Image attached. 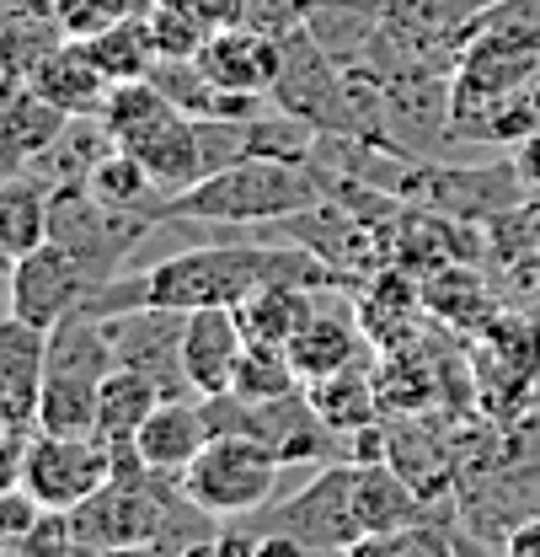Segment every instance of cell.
Masks as SVG:
<instances>
[{"instance_id":"cell-10","label":"cell","mask_w":540,"mask_h":557,"mask_svg":"<svg viewBox=\"0 0 540 557\" xmlns=\"http://www.w3.org/2000/svg\"><path fill=\"white\" fill-rule=\"evenodd\" d=\"M183 333H188V311H166V306H139L113 317V338H118V364L145 370L166 397H199L188 381V359H183Z\"/></svg>"},{"instance_id":"cell-11","label":"cell","mask_w":540,"mask_h":557,"mask_svg":"<svg viewBox=\"0 0 540 557\" xmlns=\"http://www.w3.org/2000/svg\"><path fill=\"white\" fill-rule=\"evenodd\" d=\"M199 70L225 86V91H247V97H273L278 70H284V38L263 33L252 22L236 27H214L209 44L199 49Z\"/></svg>"},{"instance_id":"cell-16","label":"cell","mask_w":540,"mask_h":557,"mask_svg":"<svg viewBox=\"0 0 540 557\" xmlns=\"http://www.w3.org/2000/svg\"><path fill=\"white\" fill-rule=\"evenodd\" d=\"M338 289H327V300H332ZM316 306V317L294 333V364H300V375L305 381H316V375H332V370H348V364H364L369 359V333H364V322H359V306L348 311V306Z\"/></svg>"},{"instance_id":"cell-27","label":"cell","mask_w":540,"mask_h":557,"mask_svg":"<svg viewBox=\"0 0 540 557\" xmlns=\"http://www.w3.org/2000/svg\"><path fill=\"white\" fill-rule=\"evenodd\" d=\"M423 306H428L439 322L461 327V333L492 322V295H487V284H481L466 263H444L434 278H423Z\"/></svg>"},{"instance_id":"cell-38","label":"cell","mask_w":540,"mask_h":557,"mask_svg":"<svg viewBox=\"0 0 540 557\" xmlns=\"http://www.w3.org/2000/svg\"><path fill=\"white\" fill-rule=\"evenodd\" d=\"M258 557H316V547H305V542H300V536H289V531H263Z\"/></svg>"},{"instance_id":"cell-19","label":"cell","mask_w":540,"mask_h":557,"mask_svg":"<svg viewBox=\"0 0 540 557\" xmlns=\"http://www.w3.org/2000/svg\"><path fill=\"white\" fill-rule=\"evenodd\" d=\"M353 515H359V536H380V531H397V525H412V520H428V498L406 483L391 461H369V467L359 461Z\"/></svg>"},{"instance_id":"cell-29","label":"cell","mask_w":540,"mask_h":557,"mask_svg":"<svg viewBox=\"0 0 540 557\" xmlns=\"http://www.w3.org/2000/svg\"><path fill=\"white\" fill-rule=\"evenodd\" d=\"M97 403H102V386L65 381V375H43L38 429L43 434H97Z\"/></svg>"},{"instance_id":"cell-18","label":"cell","mask_w":540,"mask_h":557,"mask_svg":"<svg viewBox=\"0 0 540 557\" xmlns=\"http://www.w3.org/2000/svg\"><path fill=\"white\" fill-rule=\"evenodd\" d=\"M305 397H311V408L322 413V423H327L332 434H342V440H348V434H359V429H369V423H380V413H386L375 359L305 381Z\"/></svg>"},{"instance_id":"cell-25","label":"cell","mask_w":540,"mask_h":557,"mask_svg":"<svg viewBox=\"0 0 540 557\" xmlns=\"http://www.w3.org/2000/svg\"><path fill=\"white\" fill-rule=\"evenodd\" d=\"M166 403V392L145 375V370H129L118 364L108 381H102V403H97V434L108 445H135V434L145 429V418Z\"/></svg>"},{"instance_id":"cell-35","label":"cell","mask_w":540,"mask_h":557,"mask_svg":"<svg viewBox=\"0 0 540 557\" xmlns=\"http://www.w3.org/2000/svg\"><path fill=\"white\" fill-rule=\"evenodd\" d=\"M311 11V0H247V22L263 27V33H289L300 27Z\"/></svg>"},{"instance_id":"cell-40","label":"cell","mask_w":540,"mask_h":557,"mask_svg":"<svg viewBox=\"0 0 540 557\" xmlns=\"http://www.w3.org/2000/svg\"><path fill=\"white\" fill-rule=\"evenodd\" d=\"M316 557H359V553H353V547H322Z\"/></svg>"},{"instance_id":"cell-36","label":"cell","mask_w":540,"mask_h":557,"mask_svg":"<svg viewBox=\"0 0 540 557\" xmlns=\"http://www.w3.org/2000/svg\"><path fill=\"white\" fill-rule=\"evenodd\" d=\"M508 161H514V177H519L525 199H540V129L525 135L519 145H508Z\"/></svg>"},{"instance_id":"cell-28","label":"cell","mask_w":540,"mask_h":557,"mask_svg":"<svg viewBox=\"0 0 540 557\" xmlns=\"http://www.w3.org/2000/svg\"><path fill=\"white\" fill-rule=\"evenodd\" d=\"M230 392L247 397V403H278V397L305 392V375H300L294 354L284 344H247V359H241Z\"/></svg>"},{"instance_id":"cell-42","label":"cell","mask_w":540,"mask_h":557,"mask_svg":"<svg viewBox=\"0 0 540 557\" xmlns=\"http://www.w3.org/2000/svg\"><path fill=\"white\" fill-rule=\"evenodd\" d=\"M145 557H150V553H145Z\"/></svg>"},{"instance_id":"cell-5","label":"cell","mask_w":540,"mask_h":557,"mask_svg":"<svg viewBox=\"0 0 540 557\" xmlns=\"http://www.w3.org/2000/svg\"><path fill=\"white\" fill-rule=\"evenodd\" d=\"M278 472H284V461L273 456L263 440H252V434H214L203 445L199 461L177 478V487L214 520H247V515L268 509Z\"/></svg>"},{"instance_id":"cell-4","label":"cell","mask_w":540,"mask_h":557,"mask_svg":"<svg viewBox=\"0 0 540 557\" xmlns=\"http://www.w3.org/2000/svg\"><path fill=\"white\" fill-rule=\"evenodd\" d=\"M183 487L161 472L150 478H113L97 498H86L80 509H70L75 536L86 553H108V557H155L166 542L172 509H177Z\"/></svg>"},{"instance_id":"cell-23","label":"cell","mask_w":540,"mask_h":557,"mask_svg":"<svg viewBox=\"0 0 540 557\" xmlns=\"http://www.w3.org/2000/svg\"><path fill=\"white\" fill-rule=\"evenodd\" d=\"M342 289V284H332ZM327 300V289H305V284H273V289H258L252 300L236 306L241 317V333L247 344H294V333L316 317V306Z\"/></svg>"},{"instance_id":"cell-39","label":"cell","mask_w":540,"mask_h":557,"mask_svg":"<svg viewBox=\"0 0 540 557\" xmlns=\"http://www.w3.org/2000/svg\"><path fill=\"white\" fill-rule=\"evenodd\" d=\"M172 557H219V542L214 536H199V542H188V547H177Z\"/></svg>"},{"instance_id":"cell-20","label":"cell","mask_w":540,"mask_h":557,"mask_svg":"<svg viewBox=\"0 0 540 557\" xmlns=\"http://www.w3.org/2000/svg\"><path fill=\"white\" fill-rule=\"evenodd\" d=\"M423 311H428L423 306V284H412L402 274V263L369 274V289L359 300V322H364V333H369L375 348H406V338H412V327H417Z\"/></svg>"},{"instance_id":"cell-22","label":"cell","mask_w":540,"mask_h":557,"mask_svg":"<svg viewBox=\"0 0 540 557\" xmlns=\"http://www.w3.org/2000/svg\"><path fill=\"white\" fill-rule=\"evenodd\" d=\"M118 150V135L108 129V119L102 113H86V119H70L60 139L27 166V172H38L49 188H65V183H91V172L108 161Z\"/></svg>"},{"instance_id":"cell-6","label":"cell","mask_w":540,"mask_h":557,"mask_svg":"<svg viewBox=\"0 0 540 557\" xmlns=\"http://www.w3.org/2000/svg\"><path fill=\"white\" fill-rule=\"evenodd\" d=\"M16 483L33 487L43 509H80L113 483V445L102 434H33Z\"/></svg>"},{"instance_id":"cell-41","label":"cell","mask_w":540,"mask_h":557,"mask_svg":"<svg viewBox=\"0 0 540 557\" xmlns=\"http://www.w3.org/2000/svg\"><path fill=\"white\" fill-rule=\"evenodd\" d=\"M536 102H540V81H536Z\"/></svg>"},{"instance_id":"cell-7","label":"cell","mask_w":540,"mask_h":557,"mask_svg":"<svg viewBox=\"0 0 540 557\" xmlns=\"http://www.w3.org/2000/svg\"><path fill=\"white\" fill-rule=\"evenodd\" d=\"M278 38H284V70H278L273 102L289 119L311 124L316 135H348V70L311 38L305 22Z\"/></svg>"},{"instance_id":"cell-13","label":"cell","mask_w":540,"mask_h":557,"mask_svg":"<svg viewBox=\"0 0 540 557\" xmlns=\"http://www.w3.org/2000/svg\"><path fill=\"white\" fill-rule=\"evenodd\" d=\"M183 359H188V381L199 397H225L236 386V370L247 359V333L241 317L225 306H203L188 311V333H183Z\"/></svg>"},{"instance_id":"cell-30","label":"cell","mask_w":540,"mask_h":557,"mask_svg":"<svg viewBox=\"0 0 540 557\" xmlns=\"http://www.w3.org/2000/svg\"><path fill=\"white\" fill-rule=\"evenodd\" d=\"M359 557H461L455 547V520H412V525H397V531H380V536H359L353 542Z\"/></svg>"},{"instance_id":"cell-34","label":"cell","mask_w":540,"mask_h":557,"mask_svg":"<svg viewBox=\"0 0 540 557\" xmlns=\"http://www.w3.org/2000/svg\"><path fill=\"white\" fill-rule=\"evenodd\" d=\"M43 504H38V493L22 483H5V498H0V531H5V547H16V542H27L38 525H43Z\"/></svg>"},{"instance_id":"cell-2","label":"cell","mask_w":540,"mask_h":557,"mask_svg":"<svg viewBox=\"0 0 540 557\" xmlns=\"http://www.w3.org/2000/svg\"><path fill=\"white\" fill-rule=\"evenodd\" d=\"M327 199L311 161L289 156H247L225 172H209L188 194L166 199V220L188 225H278Z\"/></svg>"},{"instance_id":"cell-33","label":"cell","mask_w":540,"mask_h":557,"mask_svg":"<svg viewBox=\"0 0 540 557\" xmlns=\"http://www.w3.org/2000/svg\"><path fill=\"white\" fill-rule=\"evenodd\" d=\"M54 11H60L65 38H97V33H108L113 22L150 11V0H54Z\"/></svg>"},{"instance_id":"cell-15","label":"cell","mask_w":540,"mask_h":557,"mask_svg":"<svg viewBox=\"0 0 540 557\" xmlns=\"http://www.w3.org/2000/svg\"><path fill=\"white\" fill-rule=\"evenodd\" d=\"M49 375V333L11 317L0 327V418L16 429H38V397Z\"/></svg>"},{"instance_id":"cell-1","label":"cell","mask_w":540,"mask_h":557,"mask_svg":"<svg viewBox=\"0 0 540 557\" xmlns=\"http://www.w3.org/2000/svg\"><path fill=\"white\" fill-rule=\"evenodd\" d=\"M273 284H305V289H332L342 284L316 252L305 247H193L177 258H161L139 274H118L86 295V311L124 317L139 306H166V311H203L225 306L236 311L258 289Z\"/></svg>"},{"instance_id":"cell-3","label":"cell","mask_w":540,"mask_h":557,"mask_svg":"<svg viewBox=\"0 0 540 557\" xmlns=\"http://www.w3.org/2000/svg\"><path fill=\"white\" fill-rule=\"evenodd\" d=\"M155 225H166V220L108 205L102 194H91V183L54 188V209H49V242H60L91 274V284H108V278L124 274L129 258L155 236Z\"/></svg>"},{"instance_id":"cell-37","label":"cell","mask_w":540,"mask_h":557,"mask_svg":"<svg viewBox=\"0 0 540 557\" xmlns=\"http://www.w3.org/2000/svg\"><path fill=\"white\" fill-rule=\"evenodd\" d=\"M177 5H188L209 27H236V22H247V0H177Z\"/></svg>"},{"instance_id":"cell-8","label":"cell","mask_w":540,"mask_h":557,"mask_svg":"<svg viewBox=\"0 0 540 557\" xmlns=\"http://www.w3.org/2000/svg\"><path fill=\"white\" fill-rule=\"evenodd\" d=\"M353 487H359V461H327L294 498L247 515L258 531H289L305 547H353L359 542V515H353Z\"/></svg>"},{"instance_id":"cell-32","label":"cell","mask_w":540,"mask_h":557,"mask_svg":"<svg viewBox=\"0 0 540 557\" xmlns=\"http://www.w3.org/2000/svg\"><path fill=\"white\" fill-rule=\"evenodd\" d=\"M150 33H155L161 60H199V49L209 44L214 27L177 0H150Z\"/></svg>"},{"instance_id":"cell-24","label":"cell","mask_w":540,"mask_h":557,"mask_svg":"<svg viewBox=\"0 0 540 557\" xmlns=\"http://www.w3.org/2000/svg\"><path fill=\"white\" fill-rule=\"evenodd\" d=\"M49 209L54 188L38 172H11L0 188V247L5 258H27L33 247L49 242Z\"/></svg>"},{"instance_id":"cell-9","label":"cell","mask_w":540,"mask_h":557,"mask_svg":"<svg viewBox=\"0 0 540 557\" xmlns=\"http://www.w3.org/2000/svg\"><path fill=\"white\" fill-rule=\"evenodd\" d=\"M91 289H97L91 274L70 258L60 242H43L27 258H11V317H22V322H33L43 333L60 327L70 311H80Z\"/></svg>"},{"instance_id":"cell-12","label":"cell","mask_w":540,"mask_h":557,"mask_svg":"<svg viewBox=\"0 0 540 557\" xmlns=\"http://www.w3.org/2000/svg\"><path fill=\"white\" fill-rule=\"evenodd\" d=\"M118 150H129L166 194H188L193 183H203L199 119H188L183 108H166V113H155L150 124L129 129V135L118 139Z\"/></svg>"},{"instance_id":"cell-14","label":"cell","mask_w":540,"mask_h":557,"mask_svg":"<svg viewBox=\"0 0 540 557\" xmlns=\"http://www.w3.org/2000/svg\"><path fill=\"white\" fill-rule=\"evenodd\" d=\"M209 440H214V429H209V413H203V397H166L135 434V450L150 472L177 483L203 456Z\"/></svg>"},{"instance_id":"cell-31","label":"cell","mask_w":540,"mask_h":557,"mask_svg":"<svg viewBox=\"0 0 540 557\" xmlns=\"http://www.w3.org/2000/svg\"><path fill=\"white\" fill-rule=\"evenodd\" d=\"M472 38H492V44L540 54V0H487L466 27V44Z\"/></svg>"},{"instance_id":"cell-21","label":"cell","mask_w":540,"mask_h":557,"mask_svg":"<svg viewBox=\"0 0 540 557\" xmlns=\"http://www.w3.org/2000/svg\"><path fill=\"white\" fill-rule=\"evenodd\" d=\"M65 124H70V113H60L54 102H43L27 81H11L5 86V129H0V139H5V177L11 172H27L60 139Z\"/></svg>"},{"instance_id":"cell-17","label":"cell","mask_w":540,"mask_h":557,"mask_svg":"<svg viewBox=\"0 0 540 557\" xmlns=\"http://www.w3.org/2000/svg\"><path fill=\"white\" fill-rule=\"evenodd\" d=\"M27 86H33L43 102H54L60 113H70V119L102 113L108 97H113V81L91 65V54H86L75 38H65L60 49H49L38 65L27 70Z\"/></svg>"},{"instance_id":"cell-26","label":"cell","mask_w":540,"mask_h":557,"mask_svg":"<svg viewBox=\"0 0 540 557\" xmlns=\"http://www.w3.org/2000/svg\"><path fill=\"white\" fill-rule=\"evenodd\" d=\"M86 54H91V65L102 70L113 86H124V81H145L155 60H161V49H155V33H150V11H139V16H124V22H113L108 33H97V38H75Z\"/></svg>"}]
</instances>
